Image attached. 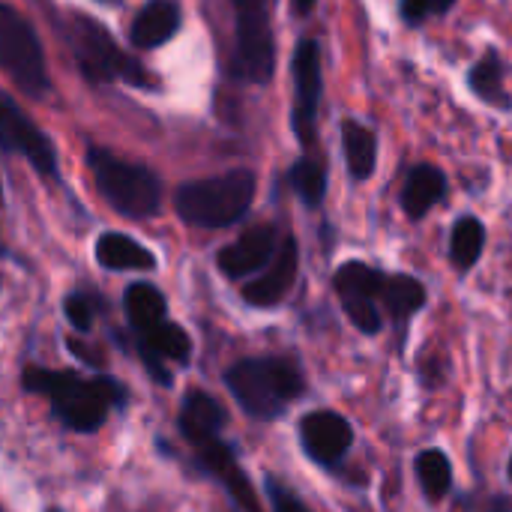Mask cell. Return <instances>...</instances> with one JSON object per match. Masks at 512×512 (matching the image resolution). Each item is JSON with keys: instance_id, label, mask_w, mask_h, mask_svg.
Instances as JSON below:
<instances>
[{"instance_id": "cell-20", "label": "cell", "mask_w": 512, "mask_h": 512, "mask_svg": "<svg viewBox=\"0 0 512 512\" xmlns=\"http://www.w3.org/2000/svg\"><path fill=\"white\" fill-rule=\"evenodd\" d=\"M123 312L129 321V330L135 336L153 330L156 324H162L168 318V300L165 294L150 285V282H132L123 294Z\"/></svg>"}, {"instance_id": "cell-17", "label": "cell", "mask_w": 512, "mask_h": 512, "mask_svg": "<svg viewBox=\"0 0 512 512\" xmlns=\"http://www.w3.org/2000/svg\"><path fill=\"white\" fill-rule=\"evenodd\" d=\"M180 21H183V12L177 0H147L132 21L129 42L132 48H141V51L159 48L180 30Z\"/></svg>"}, {"instance_id": "cell-13", "label": "cell", "mask_w": 512, "mask_h": 512, "mask_svg": "<svg viewBox=\"0 0 512 512\" xmlns=\"http://www.w3.org/2000/svg\"><path fill=\"white\" fill-rule=\"evenodd\" d=\"M282 240H279V228L276 225H252L249 231H243L231 246L219 249L216 264L228 279H249L258 276L279 252Z\"/></svg>"}, {"instance_id": "cell-33", "label": "cell", "mask_w": 512, "mask_h": 512, "mask_svg": "<svg viewBox=\"0 0 512 512\" xmlns=\"http://www.w3.org/2000/svg\"><path fill=\"white\" fill-rule=\"evenodd\" d=\"M507 474H510V483H512V456H510V468H507Z\"/></svg>"}, {"instance_id": "cell-27", "label": "cell", "mask_w": 512, "mask_h": 512, "mask_svg": "<svg viewBox=\"0 0 512 512\" xmlns=\"http://www.w3.org/2000/svg\"><path fill=\"white\" fill-rule=\"evenodd\" d=\"M99 309H102L99 297L84 294V291H72L63 300V315L72 324V330H78V333H90L93 330V321H96V312Z\"/></svg>"}, {"instance_id": "cell-15", "label": "cell", "mask_w": 512, "mask_h": 512, "mask_svg": "<svg viewBox=\"0 0 512 512\" xmlns=\"http://www.w3.org/2000/svg\"><path fill=\"white\" fill-rule=\"evenodd\" d=\"M195 468L207 477H213L216 483L225 486V492L234 498V504L243 512H261L258 510V501H255V492H252V483L246 477V471L240 468L234 450L216 438L204 447H195Z\"/></svg>"}, {"instance_id": "cell-11", "label": "cell", "mask_w": 512, "mask_h": 512, "mask_svg": "<svg viewBox=\"0 0 512 512\" xmlns=\"http://www.w3.org/2000/svg\"><path fill=\"white\" fill-rule=\"evenodd\" d=\"M300 444L315 465L333 471L354 447V426L339 411H309L300 420Z\"/></svg>"}, {"instance_id": "cell-7", "label": "cell", "mask_w": 512, "mask_h": 512, "mask_svg": "<svg viewBox=\"0 0 512 512\" xmlns=\"http://www.w3.org/2000/svg\"><path fill=\"white\" fill-rule=\"evenodd\" d=\"M234 6V75L249 84H267L276 69L273 6L276 0H231Z\"/></svg>"}, {"instance_id": "cell-4", "label": "cell", "mask_w": 512, "mask_h": 512, "mask_svg": "<svg viewBox=\"0 0 512 512\" xmlns=\"http://www.w3.org/2000/svg\"><path fill=\"white\" fill-rule=\"evenodd\" d=\"M255 174L249 168H234L219 177L189 180L174 195V210L186 225L195 228H231L237 225L255 201Z\"/></svg>"}, {"instance_id": "cell-12", "label": "cell", "mask_w": 512, "mask_h": 512, "mask_svg": "<svg viewBox=\"0 0 512 512\" xmlns=\"http://www.w3.org/2000/svg\"><path fill=\"white\" fill-rule=\"evenodd\" d=\"M135 348H138V357H141L147 375L159 387H171L174 384V375H171L168 363L186 366L192 360V339H189V333L180 324L168 321V318L162 324H156L153 330L135 336Z\"/></svg>"}, {"instance_id": "cell-24", "label": "cell", "mask_w": 512, "mask_h": 512, "mask_svg": "<svg viewBox=\"0 0 512 512\" xmlns=\"http://www.w3.org/2000/svg\"><path fill=\"white\" fill-rule=\"evenodd\" d=\"M417 468V480L426 492L429 501H444L453 492V462L447 453L441 450H423L414 462Z\"/></svg>"}, {"instance_id": "cell-19", "label": "cell", "mask_w": 512, "mask_h": 512, "mask_svg": "<svg viewBox=\"0 0 512 512\" xmlns=\"http://www.w3.org/2000/svg\"><path fill=\"white\" fill-rule=\"evenodd\" d=\"M447 195V177L441 168L423 162V165H414L405 177V186H402V207L411 219H423L435 204H441Z\"/></svg>"}, {"instance_id": "cell-35", "label": "cell", "mask_w": 512, "mask_h": 512, "mask_svg": "<svg viewBox=\"0 0 512 512\" xmlns=\"http://www.w3.org/2000/svg\"><path fill=\"white\" fill-rule=\"evenodd\" d=\"M102 3H111V0H102Z\"/></svg>"}, {"instance_id": "cell-34", "label": "cell", "mask_w": 512, "mask_h": 512, "mask_svg": "<svg viewBox=\"0 0 512 512\" xmlns=\"http://www.w3.org/2000/svg\"><path fill=\"white\" fill-rule=\"evenodd\" d=\"M45 512H63V510H57V507H48V510Z\"/></svg>"}, {"instance_id": "cell-3", "label": "cell", "mask_w": 512, "mask_h": 512, "mask_svg": "<svg viewBox=\"0 0 512 512\" xmlns=\"http://www.w3.org/2000/svg\"><path fill=\"white\" fill-rule=\"evenodd\" d=\"M66 42L72 48V57L81 69V75L90 84H114L123 81L129 87H144L153 90L156 78L150 75V69L135 60L132 54H126L114 36L108 33V27L84 12H69L66 15Z\"/></svg>"}, {"instance_id": "cell-14", "label": "cell", "mask_w": 512, "mask_h": 512, "mask_svg": "<svg viewBox=\"0 0 512 512\" xmlns=\"http://www.w3.org/2000/svg\"><path fill=\"white\" fill-rule=\"evenodd\" d=\"M297 273H300V246H297L294 237H285L279 252H276V258L255 279L246 282L243 300L249 306H258V309L279 306L288 297V291L294 288Z\"/></svg>"}, {"instance_id": "cell-16", "label": "cell", "mask_w": 512, "mask_h": 512, "mask_svg": "<svg viewBox=\"0 0 512 512\" xmlns=\"http://www.w3.org/2000/svg\"><path fill=\"white\" fill-rule=\"evenodd\" d=\"M225 420H228V414H225V408H222V402L216 396H210L204 390H189L183 396V405H180V414H177V426H180L183 441L192 450L222 438Z\"/></svg>"}, {"instance_id": "cell-8", "label": "cell", "mask_w": 512, "mask_h": 512, "mask_svg": "<svg viewBox=\"0 0 512 512\" xmlns=\"http://www.w3.org/2000/svg\"><path fill=\"white\" fill-rule=\"evenodd\" d=\"M384 282H387V273L363 261H348L333 276V288L342 300L345 315L366 336H378L384 330V315H381Z\"/></svg>"}, {"instance_id": "cell-28", "label": "cell", "mask_w": 512, "mask_h": 512, "mask_svg": "<svg viewBox=\"0 0 512 512\" xmlns=\"http://www.w3.org/2000/svg\"><path fill=\"white\" fill-rule=\"evenodd\" d=\"M456 6V0H402L399 12L408 24H423L435 15H444Z\"/></svg>"}, {"instance_id": "cell-36", "label": "cell", "mask_w": 512, "mask_h": 512, "mask_svg": "<svg viewBox=\"0 0 512 512\" xmlns=\"http://www.w3.org/2000/svg\"><path fill=\"white\" fill-rule=\"evenodd\" d=\"M0 198H3V192H0Z\"/></svg>"}, {"instance_id": "cell-23", "label": "cell", "mask_w": 512, "mask_h": 512, "mask_svg": "<svg viewBox=\"0 0 512 512\" xmlns=\"http://www.w3.org/2000/svg\"><path fill=\"white\" fill-rule=\"evenodd\" d=\"M327 180H330V171H327V159L324 156H303L291 165V174H288V183L294 189V195L309 207H321L324 198H327Z\"/></svg>"}, {"instance_id": "cell-5", "label": "cell", "mask_w": 512, "mask_h": 512, "mask_svg": "<svg viewBox=\"0 0 512 512\" xmlns=\"http://www.w3.org/2000/svg\"><path fill=\"white\" fill-rule=\"evenodd\" d=\"M87 168L99 195L126 219H150L162 207V180L138 162L120 159L117 153L90 144L87 147Z\"/></svg>"}, {"instance_id": "cell-30", "label": "cell", "mask_w": 512, "mask_h": 512, "mask_svg": "<svg viewBox=\"0 0 512 512\" xmlns=\"http://www.w3.org/2000/svg\"><path fill=\"white\" fill-rule=\"evenodd\" d=\"M66 345H69V351H72L81 363H87V366H93V369H99V372L105 369V357H102V354H96V351H87V345H84V342L69 339Z\"/></svg>"}, {"instance_id": "cell-9", "label": "cell", "mask_w": 512, "mask_h": 512, "mask_svg": "<svg viewBox=\"0 0 512 512\" xmlns=\"http://www.w3.org/2000/svg\"><path fill=\"white\" fill-rule=\"evenodd\" d=\"M291 72H294V135L297 141L312 150L318 141V108H321V96H324V72H321V42L318 39H303L294 51L291 60Z\"/></svg>"}, {"instance_id": "cell-6", "label": "cell", "mask_w": 512, "mask_h": 512, "mask_svg": "<svg viewBox=\"0 0 512 512\" xmlns=\"http://www.w3.org/2000/svg\"><path fill=\"white\" fill-rule=\"evenodd\" d=\"M0 69L30 99H42L51 90L42 42L33 24L9 3H0Z\"/></svg>"}, {"instance_id": "cell-18", "label": "cell", "mask_w": 512, "mask_h": 512, "mask_svg": "<svg viewBox=\"0 0 512 512\" xmlns=\"http://www.w3.org/2000/svg\"><path fill=\"white\" fill-rule=\"evenodd\" d=\"M96 261L105 270H114V273H126V270L150 273V270H156V255L147 246H141L138 240H132L129 234H120V231L99 234Z\"/></svg>"}, {"instance_id": "cell-22", "label": "cell", "mask_w": 512, "mask_h": 512, "mask_svg": "<svg viewBox=\"0 0 512 512\" xmlns=\"http://www.w3.org/2000/svg\"><path fill=\"white\" fill-rule=\"evenodd\" d=\"M426 306V285L408 273H393L384 282V294H381V309L393 315V321H408L411 315H417Z\"/></svg>"}, {"instance_id": "cell-10", "label": "cell", "mask_w": 512, "mask_h": 512, "mask_svg": "<svg viewBox=\"0 0 512 512\" xmlns=\"http://www.w3.org/2000/svg\"><path fill=\"white\" fill-rule=\"evenodd\" d=\"M0 150L24 156L42 177L57 180V150L51 138L6 96H0Z\"/></svg>"}, {"instance_id": "cell-2", "label": "cell", "mask_w": 512, "mask_h": 512, "mask_svg": "<svg viewBox=\"0 0 512 512\" xmlns=\"http://www.w3.org/2000/svg\"><path fill=\"white\" fill-rule=\"evenodd\" d=\"M225 387L243 414L273 423L306 393V378L291 357H243L225 369Z\"/></svg>"}, {"instance_id": "cell-21", "label": "cell", "mask_w": 512, "mask_h": 512, "mask_svg": "<svg viewBox=\"0 0 512 512\" xmlns=\"http://www.w3.org/2000/svg\"><path fill=\"white\" fill-rule=\"evenodd\" d=\"M342 144H345V159L351 168L354 180H369L378 165V138L369 126L360 120H345L342 123Z\"/></svg>"}, {"instance_id": "cell-31", "label": "cell", "mask_w": 512, "mask_h": 512, "mask_svg": "<svg viewBox=\"0 0 512 512\" xmlns=\"http://www.w3.org/2000/svg\"><path fill=\"white\" fill-rule=\"evenodd\" d=\"M315 3L318 0H291V9H294V15H312Z\"/></svg>"}, {"instance_id": "cell-29", "label": "cell", "mask_w": 512, "mask_h": 512, "mask_svg": "<svg viewBox=\"0 0 512 512\" xmlns=\"http://www.w3.org/2000/svg\"><path fill=\"white\" fill-rule=\"evenodd\" d=\"M264 492H267V501H270L273 512H312L303 504V498H297V495H294L282 480H276V477H264Z\"/></svg>"}, {"instance_id": "cell-26", "label": "cell", "mask_w": 512, "mask_h": 512, "mask_svg": "<svg viewBox=\"0 0 512 512\" xmlns=\"http://www.w3.org/2000/svg\"><path fill=\"white\" fill-rule=\"evenodd\" d=\"M471 90L486 102H504V63L498 51H486L468 72Z\"/></svg>"}, {"instance_id": "cell-1", "label": "cell", "mask_w": 512, "mask_h": 512, "mask_svg": "<svg viewBox=\"0 0 512 512\" xmlns=\"http://www.w3.org/2000/svg\"><path fill=\"white\" fill-rule=\"evenodd\" d=\"M21 390L48 399L51 417L75 435H93L111 411H126L129 387L111 375H81L75 369L24 366Z\"/></svg>"}, {"instance_id": "cell-32", "label": "cell", "mask_w": 512, "mask_h": 512, "mask_svg": "<svg viewBox=\"0 0 512 512\" xmlns=\"http://www.w3.org/2000/svg\"><path fill=\"white\" fill-rule=\"evenodd\" d=\"M486 512H512L510 498H495V501L489 504V510Z\"/></svg>"}, {"instance_id": "cell-25", "label": "cell", "mask_w": 512, "mask_h": 512, "mask_svg": "<svg viewBox=\"0 0 512 512\" xmlns=\"http://www.w3.org/2000/svg\"><path fill=\"white\" fill-rule=\"evenodd\" d=\"M483 246H486V228L480 219L474 216H462L456 225H453V234H450V258L456 264V270H471L480 255H483Z\"/></svg>"}]
</instances>
